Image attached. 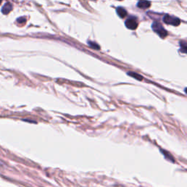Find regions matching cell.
<instances>
[{"instance_id": "obj_1", "label": "cell", "mask_w": 187, "mask_h": 187, "mask_svg": "<svg viewBox=\"0 0 187 187\" xmlns=\"http://www.w3.org/2000/svg\"><path fill=\"white\" fill-rule=\"evenodd\" d=\"M152 29H153V31L157 33L162 38H164L165 37H167V31H166V30L163 28V26H162L160 23H158V22H154V23L152 24Z\"/></svg>"}, {"instance_id": "obj_2", "label": "cell", "mask_w": 187, "mask_h": 187, "mask_svg": "<svg viewBox=\"0 0 187 187\" xmlns=\"http://www.w3.org/2000/svg\"><path fill=\"white\" fill-rule=\"evenodd\" d=\"M163 21L164 23H167V24L173 25V26H178L180 24V19H178L176 17H173V16H169V15H166L163 18Z\"/></svg>"}, {"instance_id": "obj_3", "label": "cell", "mask_w": 187, "mask_h": 187, "mask_svg": "<svg viewBox=\"0 0 187 187\" xmlns=\"http://www.w3.org/2000/svg\"><path fill=\"white\" fill-rule=\"evenodd\" d=\"M125 25L129 29L135 30L138 26V23L135 18H129L126 21Z\"/></svg>"}, {"instance_id": "obj_4", "label": "cell", "mask_w": 187, "mask_h": 187, "mask_svg": "<svg viewBox=\"0 0 187 187\" xmlns=\"http://www.w3.org/2000/svg\"><path fill=\"white\" fill-rule=\"evenodd\" d=\"M12 10V5H11L10 2H7V3H5V5L2 7V12L3 13V14L7 15Z\"/></svg>"}, {"instance_id": "obj_5", "label": "cell", "mask_w": 187, "mask_h": 187, "mask_svg": "<svg viewBox=\"0 0 187 187\" xmlns=\"http://www.w3.org/2000/svg\"><path fill=\"white\" fill-rule=\"evenodd\" d=\"M151 3L150 2L147 1V0H142L138 3V7L141 9H145V8H149L150 7Z\"/></svg>"}, {"instance_id": "obj_6", "label": "cell", "mask_w": 187, "mask_h": 187, "mask_svg": "<svg viewBox=\"0 0 187 187\" xmlns=\"http://www.w3.org/2000/svg\"><path fill=\"white\" fill-rule=\"evenodd\" d=\"M116 12H117V14L119 15V17L121 18H125L127 15V11H126V10L124 9L123 8H121V7H119V8H117Z\"/></svg>"}, {"instance_id": "obj_7", "label": "cell", "mask_w": 187, "mask_h": 187, "mask_svg": "<svg viewBox=\"0 0 187 187\" xmlns=\"http://www.w3.org/2000/svg\"><path fill=\"white\" fill-rule=\"evenodd\" d=\"M128 75L131 76V77H135V79H137V80H138V81H142V77L140 75L138 74V73H132V72H129L128 73Z\"/></svg>"}, {"instance_id": "obj_8", "label": "cell", "mask_w": 187, "mask_h": 187, "mask_svg": "<svg viewBox=\"0 0 187 187\" xmlns=\"http://www.w3.org/2000/svg\"><path fill=\"white\" fill-rule=\"evenodd\" d=\"M17 21L18 24L23 26V25H24L25 23L26 22V19L25 17H20L17 19V21Z\"/></svg>"}, {"instance_id": "obj_9", "label": "cell", "mask_w": 187, "mask_h": 187, "mask_svg": "<svg viewBox=\"0 0 187 187\" xmlns=\"http://www.w3.org/2000/svg\"><path fill=\"white\" fill-rule=\"evenodd\" d=\"M181 51L183 52L184 53H186V50H187V45L186 43V42H181Z\"/></svg>"}, {"instance_id": "obj_10", "label": "cell", "mask_w": 187, "mask_h": 187, "mask_svg": "<svg viewBox=\"0 0 187 187\" xmlns=\"http://www.w3.org/2000/svg\"><path fill=\"white\" fill-rule=\"evenodd\" d=\"M88 44L89 45V46L91 47V48H94V49H95V50H99V48H100L97 44L95 43V42H88Z\"/></svg>"}, {"instance_id": "obj_11", "label": "cell", "mask_w": 187, "mask_h": 187, "mask_svg": "<svg viewBox=\"0 0 187 187\" xmlns=\"http://www.w3.org/2000/svg\"><path fill=\"white\" fill-rule=\"evenodd\" d=\"M2 0H0V4L2 3Z\"/></svg>"}]
</instances>
